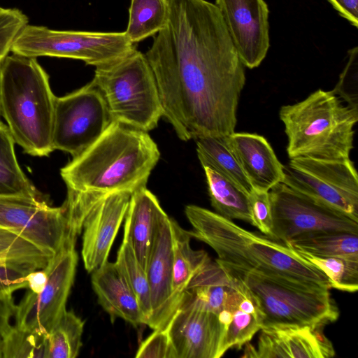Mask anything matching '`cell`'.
I'll return each instance as SVG.
<instances>
[{
  "mask_svg": "<svg viewBox=\"0 0 358 358\" xmlns=\"http://www.w3.org/2000/svg\"><path fill=\"white\" fill-rule=\"evenodd\" d=\"M166 1V23L145 54L162 117L184 141L227 136L245 74L222 15L206 0Z\"/></svg>",
  "mask_w": 358,
  "mask_h": 358,
  "instance_id": "6da1fadb",
  "label": "cell"
},
{
  "mask_svg": "<svg viewBox=\"0 0 358 358\" xmlns=\"http://www.w3.org/2000/svg\"><path fill=\"white\" fill-rule=\"evenodd\" d=\"M160 157L147 131L112 122L101 136L61 169L67 192L103 198L146 187Z\"/></svg>",
  "mask_w": 358,
  "mask_h": 358,
  "instance_id": "7a4b0ae2",
  "label": "cell"
},
{
  "mask_svg": "<svg viewBox=\"0 0 358 358\" xmlns=\"http://www.w3.org/2000/svg\"><path fill=\"white\" fill-rule=\"evenodd\" d=\"M185 213L192 227L190 236L208 245L217 262L307 287L331 289L322 271L285 244L203 207L188 205Z\"/></svg>",
  "mask_w": 358,
  "mask_h": 358,
  "instance_id": "3957f363",
  "label": "cell"
},
{
  "mask_svg": "<svg viewBox=\"0 0 358 358\" xmlns=\"http://www.w3.org/2000/svg\"><path fill=\"white\" fill-rule=\"evenodd\" d=\"M55 99L36 58L13 53L0 62V115L25 153L45 157L53 151Z\"/></svg>",
  "mask_w": 358,
  "mask_h": 358,
  "instance_id": "277c9868",
  "label": "cell"
},
{
  "mask_svg": "<svg viewBox=\"0 0 358 358\" xmlns=\"http://www.w3.org/2000/svg\"><path fill=\"white\" fill-rule=\"evenodd\" d=\"M279 116L289 159H350L358 110L344 105L331 91L319 89L301 101L282 106Z\"/></svg>",
  "mask_w": 358,
  "mask_h": 358,
  "instance_id": "5b68a950",
  "label": "cell"
},
{
  "mask_svg": "<svg viewBox=\"0 0 358 358\" xmlns=\"http://www.w3.org/2000/svg\"><path fill=\"white\" fill-rule=\"evenodd\" d=\"M215 261L240 280L255 299L262 317L261 330L324 327L339 317L329 288L307 287Z\"/></svg>",
  "mask_w": 358,
  "mask_h": 358,
  "instance_id": "8992f818",
  "label": "cell"
},
{
  "mask_svg": "<svg viewBox=\"0 0 358 358\" xmlns=\"http://www.w3.org/2000/svg\"><path fill=\"white\" fill-rule=\"evenodd\" d=\"M92 82L101 92L112 122L149 131L163 115L159 90L145 55L135 49L96 67Z\"/></svg>",
  "mask_w": 358,
  "mask_h": 358,
  "instance_id": "52a82bcc",
  "label": "cell"
},
{
  "mask_svg": "<svg viewBox=\"0 0 358 358\" xmlns=\"http://www.w3.org/2000/svg\"><path fill=\"white\" fill-rule=\"evenodd\" d=\"M135 49L125 32L59 31L27 24L15 38L10 52L35 58L80 59L97 67L121 58Z\"/></svg>",
  "mask_w": 358,
  "mask_h": 358,
  "instance_id": "ba28073f",
  "label": "cell"
},
{
  "mask_svg": "<svg viewBox=\"0 0 358 358\" xmlns=\"http://www.w3.org/2000/svg\"><path fill=\"white\" fill-rule=\"evenodd\" d=\"M282 183L358 222V176L352 161L290 159Z\"/></svg>",
  "mask_w": 358,
  "mask_h": 358,
  "instance_id": "9c48e42d",
  "label": "cell"
},
{
  "mask_svg": "<svg viewBox=\"0 0 358 358\" xmlns=\"http://www.w3.org/2000/svg\"><path fill=\"white\" fill-rule=\"evenodd\" d=\"M112 122L105 99L91 81L55 103L52 145L53 150L73 158L92 145Z\"/></svg>",
  "mask_w": 358,
  "mask_h": 358,
  "instance_id": "30bf717a",
  "label": "cell"
},
{
  "mask_svg": "<svg viewBox=\"0 0 358 358\" xmlns=\"http://www.w3.org/2000/svg\"><path fill=\"white\" fill-rule=\"evenodd\" d=\"M272 213L270 238L285 244L321 232L358 234V222L292 189L282 182L269 190Z\"/></svg>",
  "mask_w": 358,
  "mask_h": 358,
  "instance_id": "8fae6325",
  "label": "cell"
},
{
  "mask_svg": "<svg viewBox=\"0 0 358 358\" xmlns=\"http://www.w3.org/2000/svg\"><path fill=\"white\" fill-rule=\"evenodd\" d=\"M76 242L66 239L44 268L48 280L39 293L27 292L15 306V326L49 334L66 311L78 263Z\"/></svg>",
  "mask_w": 358,
  "mask_h": 358,
  "instance_id": "7c38bea8",
  "label": "cell"
},
{
  "mask_svg": "<svg viewBox=\"0 0 358 358\" xmlns=\"http://www.w3.org/2000/svg\"><path fill=\"white\" fill-rule=\"evenodd\" d=\"M0 227L14 231L53 254L68 238L64 206L52 207L41 196L0 195Z\"/></svg>",
  "mask_w": 358,
  "mask_h": 358,
  "instance_id": "4fadbf2b",
  "label": "cell"
},
{
  "mask_svg": "<svg viewBox=\"0 0 358 358\" xmlns=\"http://www.w3.org/2000/svg\"><path fill=\"white\" fill-rule=\"evenodd\" d=\"M242 64L259 66L269 48L268 8L264 0H216Z\"/></svg>",
  "mask_w": 358,
  "mask_h": 358,
  "instance_id": "5bb4252c",
  "label": "cell"
},
{
  "mask_svg": "<svg viewBox=\"0 0 358 358\" xmlns=\"http://www.w3.org/2000/svg\"><path fill=\"white\" fill-rule=\"evenodd\" d=\"M176 358H219L224 355V330L217 316L182 301L165 329Z\"/></svg>",
  "mask_w": 358,
  "mask_h": 358,
  "instance_id": "9a60e30c",
  "label": "cell"
},
{
  "mask_svg": "<svg viewBox=\"0 0 358 358\" xmlns=\"http://www.w3.org/2000/svg\"><path fill=\"white\" fill-rule=\"evenodd\" d=\"M131 194L115 192L99 200L83 224L82 257L91 273L108 261V257L124 220Z\"/></svg>",
  "mask_w": 358,
  "mask_h": 358,
  "instance_id": "2e32d148",
  "label": "cell"
},
{
  "mask_svg": "<svg viewBox=\"0 0 358 358\" xmlns=\"http://www.w3.org/2000/svg\"><path fill=\"white\" fill-rule=\"evenodd\" d=\"M322 329L303 326L261 330L257 346L246 343L243 357H332L335 350Z\"/></svg>",
  "mask_w": 358,
  "mask_h": 358,
  "instance_id": "e0dca14e",
  "label": "cell"
},
{
  "mask_svg": "<svg viewBox=\"0 0 358 358\" xmlns=\"http://www.w3.org/2000/svg\"><path fill=\"white\" fill-rule=\"evenodd\" d=\"M145 271L152 306V315L146 325L153 330H164L170 321L173 274V233L171 218L167 214L159 224Z\"/></svg>",
  "mask_w": 358,
  "mask_h": 358,
  "instance_id": "ac0fdd59",
  "label": "cell"
},
{
  "mask_svg": "<svg viewBox=\"0 0 358 358\" xmlns=\"http://www.w3.org/2000/svg\"><path fill=\"white\" fill-rule=\"evenodd\" d=\"M227 140L253 189L269 192L282 182L284 166L264 136L234 131Z\"/></svg>",
  "mask_w": 358,
  "mask_h": 358,
  "instance_id": "d6986e66",
  "label": "cell"
},
{
  "mask_svg": "<svg viewBox=\"0 0 358 358\" xmlns=\"http://www.w3.org/2000/svg\"><path fill=\"white\" fill-rule=\"evenodd\" d=\"M166 214L156 196L146 187L131 194L124 217L122 241L131 246L145 271L159 224Z\"/></svg>",
  "mask_w": 358,
  "mask_h": 358,
  "instance_id": "ffe728a7",
  "label": "cell"
},
{
  "mask_svg": "<svg viewBox=\"0 0 358 358\" xmlns=\"http://www.w3.org/2000/svg\"><path fill=\"white\" fill-rule=\"evenodd\" d=\"M92 273L98 302L112 321L120 317L134 326L145 324L138 301L115 262L107 261Z\"/></svg>",
  "mask_w": 358,
  "mask_h": 358,
  "instance_id": "44dd1931",
  "label": "cell"
},
{
  "mask_svg": "<svg viewBox=\"0 0 358 358\" xmlns=\"http://www.w3.org/2000/svg\"><path fill=\"white\" fill-rule=\"evenodd\" d=\"M173 233V274L169 314L170 320L178 309L186 288L194 274L210 259L204 250L190 246L191 236L171 218ZM170 322V321H169Z\"/></svg>",
  "mask_w": 358,
  "mask_h": 358,
  "instance_id": "7402d4cb",
  "label": "cell"
},
{
  "mask_svg": "<svg viewBox=\"0 0 358 358\" xmlns=\"http://www.w3.org/2000/svg\"><path fill=\"white\" fill-rule=\"evenodd\" d=\"M196 141L201 166L212 169L249 195L253 188L230 149L227 136L203 137Z\"/></svg>",
  "mask_w": 358,
  "mask_h": 358,
  "instance_id": "603a6c76",
  "label": "cell"
},
{
  "mask_svg": "<svg viewBox=\"0 0 358 358\" xmlns=\"http://www.w3.org/2000/svg\"><path fill=\"white\" fill-rule=\"evenodd\" d=\"M203 168L215 213L229 220H240L252 224L248 194L212 169Z\"/></svg>",
  "mask_w": 358,
  "mask_h": 358,
  "instance_id": "cb8c5ba5",
  "label": "cell"
},
{
  "mask_svg": "<svg viewBox=\"0 0 358 358\" xmlns=\"http://www.w3.org/2000/svg\"><path fill=\"white\" fill-rule=\"evenodd\" d=\"M296 252L319 257H358V234L321 232L296 237L285 243Z\"/></svg>",
  "mask_w": 358,
  "mask_h": 358,
  "instance_id": "d4e9b609",
  "label": "cell"
},
{
  "mask_svg": "<svg viewBox=\"0 0 358 358\" xmlns=\"http://www.w3.org/2000/svg\"><path fill=\"white\" fill-rule=\"evenodd\" d=\"M15 141L6 125L0 121V195L39 197L17 160Z\"/></svg>",
  "mask_w": 358,
  "mask_h": 358,
  "instance_id": "484cf974",
  "label": "cell"
},
{
  "mask_svg": "<svg viewBox=\"0 0 358 358\" xmlns=\"http://www.w3.org/2000/svg\"><path fill=\"white\" fill-rule=\"evenodd\" d=\"M129 23L124 31L133 43L155 35L165 26L166 0H131Z\"/></svg>",
  "mask_w": 358,
  "mask_h": 358,
  "instance_id": "4316f807",
  "label": "cell"
},
{
  "mask_svg": "<svg viewBox=\"0 0 358 358\" xmlns=\"http://www.w3.org/2000/svg\"><path fill=\"white\" fill-rule=\"evenodd\" d=\"M262 325L261 313L255 299L245 287V293L225 332L222 346L224 355L231 348L240 349L249 343L255 334L261 330Z\"/></svg>",
  "mask_w": 358,
  "mask_h": 358,
  "instance_id": "83f0119b",
  "label": "cell"
},
{
  "mask_svg": "<svg viewBox=\"0 0 358 358\" xmlns=\"http://www.w3.org/2000/svg\"><path fill=\"white\" fill-rule=\"evenodd\" d=\"M55 255L21 234L0 227V261L43 269L47 266Z\"/></svg>",
  "mask_w": 358,
  "mask_h": 358,
  "instance_id": "f1b7e54d",
  "label": "cell"
},
{
  "mask_svg": "<svg viewBox=\"0 0 358 358\" xmlns=\"http://www.w3.org/2000/svg\"><path fill=\"white\" fill-rule=\"evenodd\" d=\"M84 321L66 310L48 334V358H76L82 346Z\"/></svg>",
  "mask_w": 358,
  "mask_h": 358,
  "instance_id": "f546056e",
  "label": "cell"
},
{
  "mask_svg": "<svg viewBox=\"0 0 358 358\" xmlns=\"http://www.w3.org/2000/svg\"><path fill=\"white\" fill-rule=\"evenodd\" d=\"M296 252L325 274L331 288L351 293L357 291L358 257H319Z\"/></svg>",
  "mask_w": 358,
  "mask_h": 358,
  "instance_id": "4dcf8cb0",
  "label": "cell"
},
{
  "mask_svg": "<svg viewBox=\"0 0 358 358\" xmlns=\"http://www.w3.org/2000/svg\"><path fill=\"white\" fill-rule=\"evenodd\" d=\"M115 263L135 294L147 323L152 315L148 276L146 271L127 243L122 241L117 251Z\"/></svg>",
  "mask_w": 358,
  "mask_h": 358,
  "instance_id": "1f68e13d",
  "label": "cell"
},
{
  "mask_svg": "<svg viewBox=\"0 0 358 358\" xmlns=\"http://www.w3.org/2000/svg\"><path fill=\"white\" fill-rule=\"evenodd\" d=\"M2 357L48 358V334L12 327L2 338Z\"/></svg>",
  "mask_w": 358,
  "mask_h": 358,
  "instance_id": "d6a6232c",
  "label": "cell"
},
{
  "mask_svg": "<svg viewBox=\"0 0 358 358\" xmlns=\"http://www.w3.org/2000/svg\"><path fill=\"white\" fill-rule=\"evenodd\" d=\"M331 92L351 108L358 110V47L348 52V59Z\"/></svg>",
  "mask_w": 358,
  "mask_h": 358,
  "instance_id": "836d02e7",
  "label": "cell"
},
{
  "mask_svg": "<svg viewBox=\"0 0 358 358\" xmlns=\"http://www.w3.org/2000/svg\"><path fill=\"white\" fill-rule=\"evenodd\" d=\"M28 24V17L15 8L0 7V62L11 50L20 31Z\"/></svg>",
  "mask_w": 358,
  "mask_h": 358,
  "instance_id": "e575fe53",
  "label": "cell"
},
{
  "mask_svg": "<svg viewBox=\"0 0 358 358\" xmlns=\"http://www.w3.org/2000/svg\"><path fill=\"white\" fill-rule=\"evenodd\" d=\"M252 225L262 234L270 237L272 231V213L269 192L252 189L248 195Z\"/></svg>",
  "mask_w": 358,
  "mask_h": 358,
  "instance_id": "d590c367",
  "label": "cell"
},
{
  "mask_svg": "<svg viewBox=\"0 0 358 358\" xmlns=\"http://www.w3.org/2000/svg\"><path fill=\"white\" fill-rule=\"evenodd\" d=\"M39 270L29 265L0 261V294H12L15 291L27 288V275Z\"/></svg>",
  "mask_w": 358,
  "mask_h": 358,
  "instance_id": "8d00e7d4",
  "label": "cell"
},
{
  "mask_svg": "<svg viewBox=\"0 0 358 358\" xmlns=\"http://www.w3.org/2000/svg\"><path fill=\"white\" fill-rule=\"evenodd\" d=\"M136 358H176L166 329L154 330L140 345Z\"/></svg>",
  "mask_w": 358,
  "mask_h": 358,
  "instance_id": "74e56055",
  "label": "cell"
},
{
  "mask_svg": "<svg viewBox=\"0 0 358 358\" xmlns=\"http://www.w3.org/2000/svg\"><path fill=\"white\" fill-rule=\"evenodd\" d=\"M15 310L12 294H0V339L10 330V319L14 315Z\"/></svg>",
  "mask_w": 358,
  "mask_h": 358,
  "instance_id": "f35d334b",
  "label": "cell"
},
{
  "mask_svg": "<svg viewBox=\"0 0 358 358\" xmlns=\"http://www.w3.org/2000/svg\"><path fill=\"white\" fill-rule=\"evenodd\" d=\"M339 14L358 27V0H328Z\"/></svg>",
  "mask_w": 358,
  "mask_h": 358,
  "instance_id": "ab89813d",
  "label": "cell"
},
{
  "mask_svg": "<svg viewBox=\"0 0 358 358\" xmlns=\"http://www.w3.org/2000/svg\"><path fill=\"white\" fill-rule=\"evenodd\" d=\"M26 280L27 288L34 293H39L43 289L47 282V271L45 268L31 271L27 275Z\"/></svg>",
  "mask_w": 358,
  "mask_h": 358,
  "instance_id": "60d3db41",
  "label": "cell"
},
{
  "mask_svg": "<svg viewBox=\"0 0 358 358\" xmlns=\"http://www.w3.org/2000/svg\"><path fill=\"white\" fill-rule=\"evenodd\" d=\"M0 357H2V344H1V339H0Z\"/></svg>",
  "mask_w": 358,
  "mask_h": 358,
  "instance_id": "b9f144b4",
  "label": "cell"
}]
</instances>
